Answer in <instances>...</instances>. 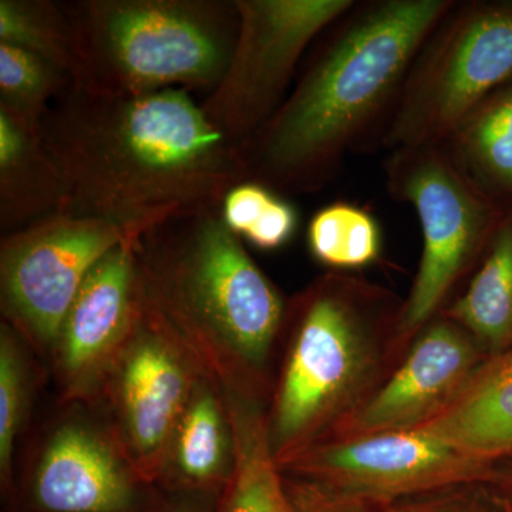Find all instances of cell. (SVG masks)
Listing matches in <instances>:
<instances>
[{"mask_svg":"<svg viewBox=\"0 0 512 512\" xmlns=\"http://www.w3.org/2000/svg\"><path fill=\"white\" fill-rule=\"evenodd\" d=\"M387 192L419 218L423 252L396 326L394 348L410 345L476 271L505 212L477 187L447 144L402 147L383 161Z\"/></svg>","mask_w":512,"mask_h":512,"instance_id":"6","label":"cell"},{"mask_svg":"<svg viewBox=\"0 0 512 512\" xmlns=\"http://www.w3.org/2000/svg\"><path fill=\"white\" fill-rule=\"evenodd\" d=\"M204 375L146 303L143 318L94 404L133 466L150 483L156 484L175 424Z\"/></svg>","mask_w":512,"mask_h":512,"instance_id":"12","label":"cell"},{"mask_svg":"<svg viewBox=\"0 0 512 512\" xmlns=\"http://www.w3.org/2000/svg\"><path fill=\"white\" fill-rule=\"evenodd\" d=\"M419 430L478 460L511 458L512 365L487 360L466 390Z\"/></svg>","mask_w":512,"mask_h":512,"instance_id":"17","label":"cell"},{"mask_svg":"<svg viewBox=\"0 0 512 512\" xmlns=\"http://www.w3.org/2000/svg\"><path fill=\"white\" fill-rule=\"evenodd\" d=\"M63 6L76 33L73 84L87 92H211L237 42L234 0H74Z\"/></svg>","mask_w":512,"mask_h":512,"instance_id":"5","label":"cell"},{"mask_svg":"<svg viewBox=\"0 0 512 512\" xmlns=\"http://www.w3.org/2000/svg\"><path fill=\"white\" fill-rule=\"evenodd\" d=\"M137 238L100 259L60 323L47 359L59 402H96L104 380L143 318Z\"/></svg>","mask_w":512,"mask_h":512,"instance_id":"13","label":"cell"},{"mask_svg":"<svg viewBox=\"0 0 512 512\" xmlns=\"http://www.w3.org/2000/svg\"><path fill=\"white\" fill-rule=\"evenodd\" d=\"M2 512H157L161 490L138 473L94 403L59 402L33 424Z\"/></svg>","mask_w":512,"mask_h":512,"instance_id":"8","label":"cell"},{"mask_svg":"<svg viewBox=\"0 0 512 512\" xmlns=\"http://www.w3.org/2000/svg\"><path fill=\"white\" fill-rule=\"evenodd\" d=\"M237 436V468L218 512H293L266 436V404L225 393Z\"/></svg>","mask_w":512,"mask_h":512,"instance_id":"20","label":"cell"},{"mask_svg":"<svg viewBox=\"0 0 512 512\" xmlns=\"http://www.w3.org/2000/svg\"><path fill=\"white\" fill-rule=\"evenodd\" d=\"M512 80V2L454 0L410 67L375 151L444 144Z\"/></svg>","mask_w":512,"mask_h":512,"instance_id":"7","label":"cell"},{"mask_svg":"<svg viewBox=\"0 0 512 512\" xmlns=\"http://www.w3.org/2000/svg\"><path fill=\"white\" fill-rule=\"evenodd\" d=\"M298 228V212L291 202L276 195L264 217L249 231L245 241L259 249L272 251L284 247L291 241Z\"/></svg>","mask_w":512,"mask_h":512,"instance_id":"28","label":"cell"},{"mask_svg":"<svg viewBox=\"0 0 512 512\" xmlns=\"http://www.w3.org/2000/svg\"><path fill=\"white\" fill-rule=\"evenodd\" d=\"M66 181L40 133L0 110V229L18 231L63 210Z\"/></svg>","mask_w":512,"mask_h":512,"instance_id":"16","label":"cell"},{"mask_svg":"<svg viewBox=\"0 0 512 512\" xmlns=\"http://www.w3.org/2000/svg\"><path fill=\"white\" fill-rule=\"evenodd\" d=\"M468 177L512 210V80L483 101L446 141Z\"/></svg>","mask_w":512,"mask_h":512,"instance_id":"19","label":"cell"},{"mask_svg":"<svg viewBox=\"0 0 512 512\" xmlns=\"http://www.w3.org/2000/svg\"><path fill=\"white\" fill-rule=\"evenodd\" d=\"M40 136L66 181L60 211L113 222L131 237L221 208L225 194L247 181L238 144L188 90L103 94L72 84Z\"/></svg>","mask_w":512,"mask_h":512,"instance_id":"1","label":"cell"},{"mask_svg":"<svg viewBox=\"0 0 512 512\" xmlns=\"http://www.w3.org/2000/svg\"><path fill=\"white\" fill-rule=\"evenodd\" d=\"M275 197L276 192L255 181L234 185L222 200V221L244 241L249 231L264 217Z\"/></svg>","mask_w":512,"mask_h":512,"instance_id":"26","label":"cell"},{"mask_svg":"<svg viewBox=\"0 0 512 512\" xmlns=\"http://www.w3.org/2000/svg\"><path fill=\"white\" fill-rule=\"evenodd\" d=\"M484 491V484L457 485L373 508L376 512H488Z\"/></svg>","mask_w":512,"mask_h":512,"instance_id":"25","label":"cell"},{"mask_svg":"<svg viewBox=\"0 0 512 512\" xmlns=\"http://www.w3.org/2000/svg\"><path fill=\"white\" fill-rule=\"evenodd\" d=\"M491 360H497V362L504 363V365H512V349L508 350L504 355L495 357V359Z\"/></svg>","mask_w":512,"mask_h":512,"instance_id":"31","label":"cell"},{"mask_svg":"<svg viewBox=\"0 0 512 512\" xmlns=\"http://www.w3.org/2000/svg\"><path fill=\"white\" fill-rule=\"evenodd\" d=\"M441 315L466 330L488 360L512 349V210L501 218L464 292Z\"/></svg>","mask_w":512,"mask_h":512,"instance_id":"18","label":"cell"},{"mask_svg":"<svg viewBox=\"0 0 512 512\" xmlns=\"http://www.w3.org/2000/svg\"><path fill=\"white\" fill-rule=\"evenodd\" d=\"M0 43L22 47L76 76V33L63 2L0 0Z\"/></svg>","mask_w":512,"mask_h":512,"instance_id":"23","label":"cell"},{"mask_svg":"<svg viewBox=\"0 0 512 512\" xmlns=\"http://www.w3.org/2000/svg\"><path fill=\"white\" fill-rule=\"evenodd\" d=\"M400 301L366 279L330 271L288 301L266 436L282 470L379 384Z\"/></svg>","mask_w":512,"mask_h":512,"instance_id":"4","label":"cell"},{"mask_svg":"<svg viewBox=\"0 0 512 512\" xmlns=\"http://www.w3.org/2000/svg\"><path fill=\"white\" fill-rule=\"evenodd\" d=\"M494 464L413 430L325 437L293 457L281 473L382 505L457 485L488 484Z\"/></svg>","mask_w":512,"mask_h":512,"instance_id":"11","label":"cell"},{"mask_svg":"<svg viewBox=\"0 0 512 512\" xmlns=\"http://www.w3.org/2000/svg\"><path fill=\"white\" fill-rule=\"evenodd\" d=\"M220 498L207 494H168L161 491L157 512H218Z\"/></svg>","mask_w":512,"mask_h":512,"instance_id":"29","label":"cell"},{"mask_svg":"<svg viewBox=\"0 0 512 512\" xmlns=\"http://www.w3.org/2000/svg\"><path fill=\"white\" fill-rule=\"evenodd\" d=\"M409 348L392 375L325 437L419 430L466 390L488 360L476 340L441 313L417 333Z\"/></svg>","mask_w":512,"mask_h":512,"instance_id":"14","label":"cell"},{"mask_svg":"<svg viewBox=\"0 0 512 512\" xmlns=\"http://www.w3.org/2000/svg\"><path fill=\"white\" fill-rule=\"evenodd\" d=\"M239 28L221 82L202 101L208 119L241 146L291 93L303 55L355 0H234Z\"/></svg>","mask_w":512,"mask_h":512,"instance_id":"9","label":"cell"},{"mask_svg":"<svg viewBox=\"0 0 512 512\" xmlns=\"http://www.w3.org/2000/svg\"><path fill=\"white\" fill-rule=\"evenodd\" d=\"M512 512V457L494 464L493 478L484 484Z\"/></svg>","mask_w":512,"mask_h":512,"instance_id":"30","label":"cell"},{"mask_svg":"<svg viewBox=\"0 0 512 512\" xmlns=\"http://www.w3.org/2000/svg\"><path fill=\"white\" fill-rule=\"evenodd\" d=\"M454 0H355L316 40L291 93L239 146L247 181L315 194L375 151L417 53Z\"/></svg>","mask_w":512,"mask_h":512,"instance_id":"2","label":"cell"},{"mask_svg":"<svg viewBox=\"0 0 512 512\" xmlns=\"http://www.w3.org/2000/svg\"><path fill=\"white\" fill-rule=\"evenodd\" d=\"M220 210L178 215L137 238L144 298L225 393L268 404L288 299Z\"/></svg>","mask_w":512,"mask_h":512,"instance_id":"3","label":"cell"},{"mask_svg":"<svg viewBox=\"0 0 512 512\" xmlns=\"http://www.w3.org/2000/svg\"><path fill=\"white\" fill-rule=\"evenodd\" d=\"M308 247L320 264L342 272L376 261L382 235L369 211L348 202H333L309 221Z\"/></svg>","mask_w":512,"mask_h":512,"instance_id":"24","label":"cell"},{"mask_svg":"<svg viewBox=\"0 0 512 512\" xmlns=\"http://www.w3.org/2000/svg\"><path fill=\"white\" fill-rule=\"evenodd\" d=\"M73 84L59 66L22 47L0 43V110L40 133L53 103Z\"/></svg>","mask_w":512,"mask_h":512,"instance_id":"22","label":"cell"},{"mask_svg":"<svg viewBox=\"0 0 512 512\" xmlns=\"http://www.w3.org/2000/svg\"><path fill=\"white\" fill-rule=\"evenodd\" d=\"M46 363L9 323H0V494L10 490L20 447L33 426Z\"/></svg>","mask_w":512,"mask_h":512,"instance_id":"21","label":"cell"},{"mask_svg":"<svg viewBox=\"0 0 512 512\" xmlns=\"http://www.w3.org/2000/svg\"><path fill=\"white\" fill-rule=\"evenodd\" d=\"M237 436L220 384L204 375L175 424L156 485L168 494L220 498L237 468Z\"/></svg>","mask_w":512,"mask_h":512,"instance_id":"15","label":"cell"},{"mask_svg":"<svg viewBox=\"0 0 512 512\" xmlns=\"http://www.w3.org/2000/svg\"><path fill=\"white\" fill-rule=\"evenodd\" d=\"M293 512H376L373 505L326 485L282 474Z\"/></svg>","mask_w":512,"mask_h":512,"instance_id":"27","label":"cell"},{"mask_svg":"<svg viewBox=\"0 0 512 512\" xmlns=\"http://www.w3.org/2000/svg\"><path fill=\"white\" fill-rule=\"evenodd\" d=\"M133 238L101 218L56 211L0 241V311L46 363L60 323L104 255Z\"/></svg>","mask_w":512,"mask_h":512,"instance_id":"10","label":"cell"}]
</instances>
